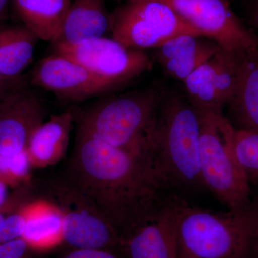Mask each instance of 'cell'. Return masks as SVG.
Listing matches in <instances>:
<instances>
[{"label":"cell","mask_w":258,"mask_h":258,"mask_svg":"<svg viewBox=\"0 0 258 258\" xmlns=\"http://www.w3.org/2000/svg\"><path fill=\"white\" fill-rule=\"evenodd\" d=\"M62 176L95 204L120 242L179 195L155 157L113 147L79 128Z\"/></svg>","instance_id":"6da1fadb"},{"label":"cell","mask_w":258,"mask_h":258,"mask_svg":"<svg viewBox=\"0 0 258 258\" xmlns=\"http://www.w3.org/2000/svg\"><path fill=\"white\" fill-rule=\"evenodd\" d=\"M166 92L154 83L105 98L78 115L77 128L128 152L157 159L158 113Z\"/></svg>","instance_id":"7a4b0ae2"},{"label":"cell","mask_w":258,"mask_h":258,"mask_svg":"<svg viewBox=\"0 0 258 258\" xmlns=\"http://www.w3.org/2000/svg\"><path fill=\"white\" fill-rule=\"evenodd\" d=\"M157 157L174 192L206 189L200 170V118L186 93L167 91L157 125Z\"/></svg>","instance_id":"3957f363"},{"label":"cell","mask_w":258,"mask_h":258,"mask_svg":"<svg viewBox=\"0 0 258 258\" xmlns=\"http://www.w3.org/2000/svg\"><path fill=\"white\" fill-rule=\"evenodd\" d=\"M247 207L215 212L193 206L181 198L177 205L176 258H246Z\"/></svg>","instance_id":"277c9868"},{"label":"cell","mask_w":258,"mask_h":258,"mask_svg":"<svg viewBox=\"0 0 258 258\" xmlns=\"http://www.w3.org/2000/svg\"><path fill=\"white\" fill-rule=\"evenodd\" d=\"M197 109L200 118V170L205 187L228 210L247 208L251 189L234 150L235 128L222 111Z\"/></svg>","instance_id":"5b68a950"},{"label":"cell","mask_w":258,"mask_h":258,"mask_svg":"<svg viewBox=\"0 0 258 258\" xmlns=\"http://www.w3.org/2000/svg\"><path fill=\"white\" fill-rule=\"evenodd\" d=\"M40 198L60 210L64 242L73 249L121 251L119 236L111 224L87 196L63 176L42 185Z\"/></svg>","instance_id":"8992f818"},{"label":"cell","mask_w":258,"mask_h":258,"mask_svg":"<svg viewBox=\"0 0 258 258\" xmlns=\"http://www.w3.org/2000/svg\"><path fill=\"white\" fill-rule=\"evenodd\" d=\"M112 38L130 48H158L181 35L203 36L159 0H128L111 13Z\"/></svg>","instance_id":"52a82bcc"},{"label":"cell","mask_w":258,"mask_h":258,"mask_svg":"<svg viewBox=\"0 0 258 258\" xmlns=\"http://www.w3.org/2000/svg\"><path fill=\"white\" fill-rule=\"evenodd\" d=\"M52 46L55 55L71 59L120 86L152 69V61L143 50L105 36L78 45Z\"/></svg>","instance_id":"ba28073f"},{"label":"cell","mask_w":258,"mask_h":258,"mask_svg":"<svg viewBox=\"0 0 258 258\" xmlns=\"http://www.w3.org/2000/svg\"><path fill=\"white\" fill-rule=\"evenodd\" d=\"M169 5L184 23L224 50L240 51L256 46L257 37L247 30L227 0H159Z\"/></svg>","instance_id":"9c48e42d"},{"label":"cell","mask_w":258,"mask_h":258,"mask_svg":"<svg viewBox=\"0 0 258 258\" xmlns=\"http://www.w3.org/2000/svg\"><path fill=\"white\" fill-rule=\"evenodd\" d=\"M32 86L53 93L68 103H80L121 87L75 61L58 55L44 57L29 77Z\"/></svg>","instance_id":"30bf717a"},{"label":"cell","mask_w":258,"mask_h":258,"mask_svg":"<svg viewBox=\"0 0 258 258\" xmlns=\"http://www.w3.org/2000/svg\"><path fill=\"white\" fill-rule=\"evenodd\" d=\"M43 98L28 85L0 99V155L13 157L25 150L32 134L44 123Z\"/></svg>","instance_id":"8fae6325"},{"label":"cell","mask_w":258,"mask_h":258,"mask_svg":"<svg viewBox=\"0 0 258 258\" xmlns=\"http://www.w3.org/2000/svg\"><path fill=\"white\" fill-rule=\"evenodd\" d=\"M237 80L236 52L221 49L183 83L186 96L195 108L222 111L233 95Z\"/></svg>","instance_id":"7c38bea8"},{"label":"cell","mask_w":258,"mask_h":258,"mask_svg":"<svg viewBox=\"0 0 258 258\" xmlns=\"http://www.w3.org/2000/svg\"><path fill=\"white\" fill-rule=\"evenodd\" d=\"M181 198L171 199L122 240L125 258H176L177 205Z\"/></svg>","instance_id":"4fadbf2b"},{"label":"cell","mask_w":258,"mask_h":258,"mask_svg":"<svg viewBox=\"0 0 258 258\" xmlns=\"http://www.w3.org/2000/svg\"><path fill=\"white\" fill-rule=\"evenodd\" d=\"M237 80L227 104L234 128L258 133V52L256 46L236 51Z\"/></svg>","instance_id":"5bb4252c"},{"label":"cell","mask_w":258,"mask_h":258,"mask_svg":"<svg viewBox=\"0 0 258 258\" xmlns=\"http://www.w3.org/2000/svg\"><path fill=\"white\" fill-rule=\"evenodd\" d=\"M221 49L208 37L181 35L158 47L156 59L166 76L183 83Z\"/></svg>","instance_id":"9a60e30c"},{"label":"cell","mask_w":258,"mask_h":258,"mask_svg":"<svg viewBox=\"0 0 258 258\" xmlns=\"http://www.w3.org/2000/svg\"><path fill=\"white\" fill-rule=\"evenodd\" d=\"M111 13L106 0H74L70 5L54 45H75L104 37L110 32Z\"/></svg>","instance_id":"2e32d148"},{"label":"cell","mask_w":258,"mask_h":258,"mask_svg":"<svg viewBox=\"0 0 258 258\" xmlns=\"http://www.w3.org/2000/svg\"><path fill=\"white\" fill-rule=\"evenodd\" d=\"M25 230L21 238L32 251L45 252L63 243V220L54 204L45 199L23 203Z\"/></svg>","instance_id":"e0dca14e"},{"label":"cell","mask_w":258,"mask_h":258,"mask_svg":"<svg viewBox=\"0 0 258 258\" xmlns=\"http://www.w3.org/2000/svg\"><path fill=\"white\" fill-rule=\"evenodd\" d=\"M75 118L72 111L52 115L34 131L26 148L32 168L52 166L64 158Z\"/></svg>","instance_id":"ac0fdd59"},{"label":"cell","mask_w":258,"mask_h":258,"mask_svg":"<svg viewBox=\"0 0 258 258\" xmlns=\"http://www.w3.org/2000/svg\"><path fill=\"white\" fill-rule=\"evenodd\" d=\"M71 3L72 0H12L11 8L22 24L40 40L52 42Z\"/></svg>","instance_id":"d6986e66"},{"label":"cell","mask_w":258,"mask_h":258,"mask_svg":"<svg viewBox=\"0 0 258 258\" xmlns=\"http://www.w3.org/2000/svg\"><path fill=\"white\" fill-rule=\"evenodd\" d=\"M39 40L23 24L0 25V73L10 78L23 76L31 63Z\"/></svg>","instance_id":"ffe728a7"},{"label":"cell","mask_w":258,"mask_h":258,"mask_svg":"<svg viewBox=\"0 0 258 258\" xmlns=\"http://www.w3.org/2000/svg\"><path fill=\"white\" fill-rule=\"evenodd\" d=\"M234 150L249 184L258 187V133L235 128Z\"/></svg>","instance_id":"44dd1931"},{"label":"cell","mask_w":258,"mask_h":258,"mask_svg":"<svg viewBox=\"0 0 258 258\" xmlns=\"http://www.w3.org/2000/svg\"><path fill=\"white\" fill-rule=\"evenodd\" d=\"M31 168L26 149L13 157L0 155V180L8 186L28 181Z\"/></svg>","instance_id":"7402d4cb"},{"label":"cell","mask_w":258,"mask_h":258,"mask_svg":"<svg viewBox=\"0 0 258 258\" xmlns=\"http://www.w3.org/2000/svg\"><path fill=\"white\" fill-rule=\"evenodd\" d=\"M23 204L13 205L10 200L0 208V244L21 238L25 220L22 212Z\"/></svg>","instance_id":"603a6c76"},{"label":"cell","mask_w":258,"mask_h":258,"mask_svg":"<svg viewBox=\"0 0 258 258\" xmlns=\"http://www.w3.org/2000/svg\"><path fill=\"white\" fill-rule=\"evenodd\" d=\"M249 217V237L246 258H258V189L252 195L247 207Z\"/></svg>","instance_id":"cb8c5ba5"},{"label":"cell","mask_w":258,"mask_h":258,"mask_svg":"<svg viewBox=\"0 0 258 258\" xmlns=\"http://www.w3.org/2000/svg\"><path fill=\"white\" fill-rule=\"evenodd\" d=\"M31 251L22 238L0 244V258H32Z\"/></svg>","instance_id":"d4e9b609"},{"label":"cell","mask_w":258,"mask_h":258,"mask_svg":"<svg viewBox=\"0 0 258 258\" xmlns=\"http://www.w3.org/2000/svg\"><path fill=\"white\" fill-rule=\"evenodd\" d=\"M61 258H125L121 251L97 249H72Z\"/></svg>","instance_id":"484cf974"},{"label":"cell","mask_w":258,"mask_h":258,"mask_svg":"<svg viewBox=\"0 0 258 258\" xmlns=\"http://www.w3.org/2000/svg\"><path fill=\"white\" fill-rule=\"evenodd\" d=\"M29 78L22 76L17 78H10L0 73V99L13 92L15 90L29 85Z\"/></svg>","instance_id":"4316f807"},{"label":"cell","mask_w":258,"mask_h":258,"mask_svg":"<svg viewBox=\"0 0 258 258\" xmlns=\"http://www.w3.org/2000/svg\"><path fill=\"white\" fill-rule=\"evenodd\" d=\"M248 16L251 25L258 32V0H251L248 8Z\"/></svg>","instance_id":"83f0119b"},{"label":"cell","mask_w":258,"mask_h":258,"mask_svg":"<svg viewBox=\"0 0 258 258\" xmlns=\"http://www.w3.org/2000/svg\"><path fill=\"white\" fill-rule=\"evenodd\" d=\"M11 3L12 0H0V22L9 19Z\"/></svg>","instance_id":"f1b7e54d"},{"label":"cell","mask_w":258,"mask_h":258,"mask_svg":"<svg viewBox=\"0 0 258 258\" xmlns=\"http://www.w3.org/2000/svg\"><path fill=\"white\" fill-rule=\"evenodd\" d=\"M8 185L0 180V208L4 206L7 202L9 200L8 198Z\"/></svg>","instance_id":"f546056e"},{"label":"cell","mask_w":258,"mask_h":258,"mask_svg":"<svg viewBox=\"0 0 258 258\" xmlns=\"http://www.w3.org/2000/svg\"><path fill=\"white\" fill-rule=\"evenodd\" d=\"M256 48H257V51L258 52V36L257 37V42H256Z\"/></svg>","instance_id":"4dcf8cb0"},{"label":"cell","mask_w":258,"mask_h":258,"mask_svg":"<svg viewBox=\"0 0 258 258\" xmlns=\"http://www.w3.org/2000/svg\"><path fill=\"white\" fill-rule=\"evenodd\" d=\"M117 1L125 2V1H128V0H117Z\"/></svg>","instance_id":"1f68e13d"},{"label":"cell","mask_w":258,"mask_h":258,"mask_svg":"<svg viewBox=\"0 0 258 258\" xmlns=\"http://www.w3.org/2000/svg\"><path fill=\"white\" fill-rule=\"evenodd\" d=\"M227 1L230 2V0H227Z\"/></svg>","instance_id":"d6a6232c"}]
</instances>
